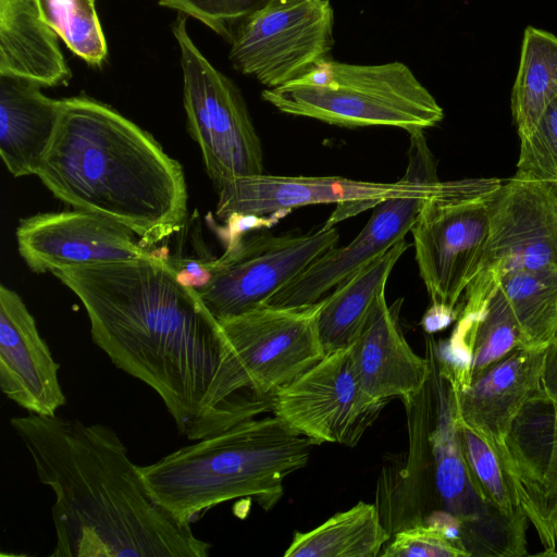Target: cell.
Returning <instances> with one entry per match:
<instances>
[{
	"mask_svg": "<svg viewBox=\"0 0 557 557\" xmlns=\"http://www.w3.org/2000/svg\"><path fill=\"white\" fill-rule=\"evenodd\" d=\"M546 347H520L454 392L457 417L500 450L523 406L542 389Z\"/></svg>",
	"mask_w": 557,
	"mask_h": 557,
	"instance_id": "obj_19",
	"label": "cell"
},
{
	"mask_svg": "<svg viewBox=\"0 0 557 557\" xmlns=\"http://www.w3.org/2000/svg\"><path fill=\"white\" fill-rule=\"evenodd\" d=\"M499 178L444 182L422 205L411 227L414 258L431 306L460 309L488 235Z\"/></svg>",
	"mask_w": 557,
	"mask_h": 557,
	"instance_id": "obj_7",
	"label": "cell"
},
{
	"mask_svg": "<svg viewBox=\"0 0 557 557\" xmlns=\"http://www.w3.org/2000/svg\"><path fill=\"white\" fill-rule=\"evenodd\" d=\"M61 104L30 81L0 75V156L13 176L37 175Z\"/></svg>",
	"mask_w": 557,
	"mask_h": 557,
	"instance_id": "obj_22",
	"label": "cell"
},
{
	"mask_svg": "<svg viewBox=\"0 0 557 557\" xmlns=\"http://www.w3.org/2000/svg\"><path fill=\"white\" fill-rule=\"evenodd\" d=\"M10 424L54 493L51 556H208L210 544L152 497L110 426L34 413Z\"/></svg>",
	"mask_w": 557,
	"mask_h": 557,
	"instance_id": "obj_2",
	"label": "cell"
},
{
	"mask_svg": "<svg viewBox=\"0 0 557 557\" xmlns=\"http://www.w3.org/2000/svg\"><path fill=\"white\" fill-rule=\"evenodd\" d=\"M172 32L181 55L187 128L210 180L218 189L232 180L265 173L261 140L240 90L194 42L186 15L178 14Z\"/></svg>",
	"mask_w": 557,
	"mask_h": 557,
	"instance_id": "obj_8",
	"label": "cell"
},
{
	"mask_svg": "<svg viewBox=\"0 0 557 557\" xmlns=\"http://www.w3.org/2000/svg\"><path fill=\"white\" fill-rule=\"evenodd\" d=\"M59 363L20 295L0 285V388L28 413L55 416L66 399Z\"/></svg>",
	"mask_w": 557,
	"mask_h": 557,
	"instance_id": "obj_18",
	"label": "cell"
},
{
	"mask_svg": "<svg viewBox=\"0 0 557 557\" xmlns=\"http://www.w3.org/2000/svg\"><path fill=\"white\" fill-rule=\"evenodd\" d=\"M557 98V37L528 26L511 91V112L519 137L530 133Z\"/></svg>",
	"mask_w": 557,
	"mask_h": 557,
	"instance_id": "obj_25",
	"label": "cell"
},
{
	"mask_svg": "<svg viewBox=\"0 0 557 557\" xmlns=\"http://www.w3.org/2000/svg\"><path fill=\"white\" fill-rule=\"evenodd\" d=\"M338 239L335 227L322 226L305 234L243 236L207 262L212 276L197 292L218 321L243 314L264 306Z\"/></svg>",
	"mask_w": 557,
	"mask_h": 557,
	"instance_id": "obj_12",
	"label": "cell"
},
{
	"mask_svg": "<svg viewBox=\"0 0 557 557\" xmlns=\"http://www.w3.org/2000/svg\"><path fill=\"white\" fill-rule=\"evenodd\" d=\"M517 322L524 347H546L557 335V272H515L498 287Z\"/></svg>",
	"mask_w": 557,
	"mask_h": 557,
	"instance_id": "obj_26",
	"label": "cell"
},
{
	"mask_svg": "<svg viewBox=\"0 0 557 557\" xmlns=\"http://www.w3.org/2000/svg\"><path fill=\"white\" fill-rule=\"evenodd\" d=\"M173 267L176 270V277L180 283L196 290L206 286L211 280L212 273L207 262L185 259Z\"/></svg>",
	"mask_w": 557,
	"mask_h": 557,
	"instance_id": "obj_32",
	"label": "cell"
},
{
	"mask_svg": "<svg viewBox=\"0 0 557 557\" xmlns=\"http://www.w3.org/2000/svg\"><path fill=\"white\" fill-rule=\"evenodd\" d=\"M313 445L274 414L256 417L138 468L152 497L191 523L235 498L271 509L284 494V480L308 463Z\"/></svg>",
	"mask_w": 557,
	"mask_h": 557,
	"instance_id": "obj_4",
	"label": "cell"
},
{
	"mask_svg": "<svg viewBox=\"0 0 557 557\" xmlns=\"http://www.w3.org/2000/svg\"><path fill=\"white\" fill-rule=\"evenodd\" d=\"M47 13L65 46L90 66H101L108 57L96 0H46Z\"/></svg>",
	"mask_w": 557,
	"mask_h": 557,
	"instance_id": "obj_28",
	"label": "cell"
},
{
	"mask_svg": "<svg viewBox=\"0 0 557 557\" xmlns=\"http://www.w3.org/2000/svg\"><path fill=\"white\" fill-rule=\"evenodd\" d=\"M384 557H469L441 528L419 523L398 530L384 546Z\"/></svg>",
	"mask_w": 557,
	"mask_h": 557,
	"instance_id": "obj_31",
	"label": "cell"
},
{
	"mask_svg": "<svg viewBox=\"0 0 557 557\" xmlns=\"http://www.w3.org/2000/svg\"><path fill=\"white\" fill-rule=\"evenodd\" d=\"M386 405L362 389L350 350L326 354L272 396V412L315 445L355 446Z\"/></svg>",
	"mask_w": 557,
	"mask_h": 557,
	"instance_id": "obj_13",
	"label": "cell"
},
{
	"mask_svg": "<svg viewBox=\"0 0 557 557\" xmlns=\"http://www.w3.org/2000/svg\"><path fill=\"white\" fill-rule=\"evenodd\" d=\"M53 274L82 301L94 343L162 399L178 432L208 436L206 400L226 354L220 322L162 256L64 268Z\"/></svg>",
	"mask_w": 557,
	"mask_h": 557,
	"instance_id": "obj_1",
	"label": "cell"
},
{
	"mask_svg": "<svg viewBox=\"0 0 557 557\" xmlns=\"http://www.w3.org/2000/svg\"><path fill=\"white\" fill-rule=\"evenodd\" d=\"M37 176L73 209L108 218L150 247L187 216L183 166L145 129L88 96L62 99Z\"/></svg>",
	"mask_w": 557,
	"mask_h": 557,
	"instance_id": "obj_3",
	"label": "cell"
},
{
	"mask_svg": "<svg viewBox=\"0 0 557 557\" xmlns=\"http://www.w3.org/2000/svg\"><path fill=\"white\" fill-rule=\"evenodd\" d=\"M440 182L414 165L395 183L357 181L341 176H281L267 173L238 177L218 188L215 214L261 218L312 205L363 203L369 208L395 196L431 187Z\"/></svg>",
	"mask_w": 557,
	"mask_h": 557,
	"instance_id": "obj_14",
	"label": "cell"
},
{
	"mask_svg": "<svg viewBox=\"0 0 557 557\" xmlns=\"http://www.w3.org/2000/svg\"><path fill=\"white\" fill-rule=\"evenodd\" d=\"M433 386L429 441L436 502L459 519L466 529L465 547L470 556L518 557L528 555L525 516L508 517L482 500L471 481L461 449L454 392L436 369L433 339H426Z\"/></svg>",
	"mask_w": 557,
	"mask_h": 557,
	"instance_id": "obj_11",
	"label": "cell"
},
{
	"mask_svg": "<svg viewBox=\"0 0 557 557\" xmlns=\"http://www.w3.org/2000/svg\"><path fill=\"white\" fill-rule=\"evenodd\" d=\"M282 113L344 127L393 126L413 133L444 111L403 62L350 64L329 59L306 75L261 92Z\"/></svg>",
	"mask_w": 557,
	"mask_h": 557,
	"instance_id": "obj_6",
	"label": "cell"
},
{
	"mask_svg": "<svg viewBox=\"0 0 557 557\" xmlns=\"http://www.w3.org/2000/svg\"><path fill=\"white\" fill-rule=\"evenodd\" d=\"M457 426L471 481L482 500L508 517L525 516L494 446L458 417Z\"/></svg>",
	"mask_w": 557,
	"mask_h": 557,
	"instance_id": "obj_27",
	"label": "cell"
},
{
	"mask_svg": "<svg viewBox=\"0 0 557 557\" xmlns=\"http://www.w3.org/2000/svg\"><path fill=\"white\" fill-rule=\"evenodd\" d=\"M400 307V299L389 306L385 292L380 294L366 325L349 346L359 384L376 401L413 397L431 376L430 359L417 355L403 334Z\"/></svg>",
	"mask_w": 557,
	"mask_h": 557,
	"instance_id": "obj_20",
	"label": "cell"
},
{
	"mask_svg": "<svg viewBox=\"0 0 557 557\" xmlns=\"http://www.w3.org/2000/svg\"><path fill=\"white\" fill-rule=\"evenodd\" d=\"M406 239L363 265L321 299L318 331L325 355L348 348L366 325L391 272L408 249Z\"/></svg>",
	"mask_w": 557,
	"mask_h": 557,
	"instance_id": "obj_23",
	"label": "cell"
},
{
	"mask_svg": "<svg viewBox=\"0 0 557 557\" xmlns=\"http://www.w3.org/2000/svg\"><path fill=\"white\" fill-rule=\"evenodd\" d=\"M15 236L20 256L38 274L126 261L150 252L119 223L77 209L24 218Z\"/></svg>",
	"mask_w": 557,
	"mask_h": 557,
	"instance_id": "obj_16",
	"label": "cell"
},
{
	"mask_svg": "<svg viewBox=\"0 0 557 557\" xmlns=\"http://www.w3.org/2000/svg\"><path fill=\"white\" fill-rule=\"evenodd\" d=\"M320 306H261L219 321L226 354L206 400L208 436L272 411L271 397L325 356Z\"/></svg>",
	"mask_w": 557,
	"mask_h": 557,
	"instance_id": "obj_5",
	"label": "cell"
},
{
	"mask_svg": "<svg viewBox=\"0 0 557 557\" xmlns=\"http://www.w3.org/2000/svg\"><path fill=\"white\" fill-rule=\"evenodd\" d=\"M444 182L379 202L363 228L346 246L334 247L274 294L264 306L305 307L320 301L354 272L405 239L419 211Z\"/></svg>",
	"mask_w": 557,
	"mask_h": 557,
	"instance_id": "obj_17",
	"label": "cell"
},
{
	"mask_svg": "<svg viewBox=\"0 0 557 557\" xmlns=\"http://www.w3.org/2000/svg\"><path fill=\"white\" fill-rule=\"evenodd\" d=\"M520 138L517 171L522 180L557 183V98L534 128Z\"/></svg>",
	"mask_w": 557,
	"mask_h": 557,
	"instance_id": "obj_30",
	"label": "cell"
},
{
	"mask_svg": "<svg viewBox=\"0 0 557 557\" xmlns=\"http://www.w3.org/2000/svg\"><path fill=\"white\" fill-rule=\"evenodd\" d=\"M42 0H0V75L40 87L66 85L72 72Z\"/></svg>",
	"mask_w": 557,
	"mask_h": 557,
	"instance_id": "obj_21",
	"label": "cell"
},
{
	"mask_svg": "<svg viewBox=\"0 0 557 557\" xmlns=\"http://www.w3.org/2000/svg\"><path fill=\"white\" fill-rule=\"evenodd\" d=\"M543 555H557V403L542 389L516 417L497 451Z\"/></svg>",
	"mask_w": 557,
	"mask_h": 557,
	"instance_id": "obj_15",
	"label": "cell"
},
{
	"mask_svg": "<svg viewBox=\"0 0 557 557\" xmlns=\"http://www.w3.org/2000/svg\"><path fill=\"white\" fill-rule=\"evenodd\" d=\"M459 313L460 309L430 306L422 320L423 329L430 334L441 331L458 319Z\"/></svg>",
	"mask_w": 557,
	"mask_h": 557,
	"instance_id": "obj_34",
	"label": "cell"
},
{
	"mask_svg": "<svg viewBox=\"0 0 557 557\" xmlns=\"http://www.w3.org/2000/svg\"><path fill=\"white\" fill-rule=\"evenodd\" d=\"M524 347L510 306L498 288L480 317L473 342L472 376Z\"/></svg>",
	"mask_w": 557,
	"mask_h": 557,
	"instance_id": "obj_29",
	"label": "cell"
},
{
	"mask_svg": "<svg viewBox=\"0 0 557 557\" xmlns=\"http://www.w3.org/2000/svg\"><path fill=\"white\" fill-rule=\"evenodd\" d=\"M228 42L238 72L267 88L280 87L331 59L334 10L329 0H265Z\"/></svg>",
	"mask_w": 557,
	"mask_h": 557,
	"instance_id": "obj_10",
	"label": "cell"
},
{
	"mask_svg": "<svg viewBox=\"0 0 557 557\" xmlns=\"http://www.w3.org/2000/svg\"><path fill=\"white\" fill-rule=\"evenodd\" d=\"M391 533L376 505L359 502L307 532H296L285 557H376Z\"/></svg>",
	"mask_w": 557,
	"mask_h": 557,
	"instance_id": "obj_24",
	"label": "cell"
},
{
	"mask_svg": "<svg viewBox=\"0 0 557 557\" xmlns=\"http://www.w3.org/2000/svg\"><path fill=\"white\" fill-rule=\"evenodd\" d=\"M542 391L557 403V335L545 349Z\"/></svg>",
	"mask_w": 557,
	"mask_h": 557,
	"instance_id": "obj_33",
	"label": "cell"
},
{
	"mask_svg": "<svg viewBox=\"0 0 557 557\" xmlns=\"http://www.w3.org/2000/svg\"><path fill=\"white\" fill-rule=\"evenodd\" d=\"M539 271L557 272V183L512 176L491 201L487 239L459 315L480 317L507 274Z\"/></svg>",
	"mask_w": 557,
	"mask_h": 557,
	"instance_id": "obj_9",
	"label": "cell"
}]
</instances>
